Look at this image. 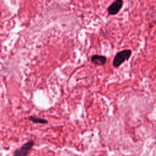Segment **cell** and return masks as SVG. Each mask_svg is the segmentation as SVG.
Returning a JSON list of instances; mask_svg holds the SVG:
<instances>
[{"instance_id":"6da1fadb","label":"cell","mask_w":156,"mask_h":156,"mask_svg":"<svg viewBox=\"0 0 156 156\" xmlns=\"http://www.w3.org/2000/svg\"><path fill=\"white\" fill-rule=\"evenodd\" d=\"M132 51L130 49H125L118 52L113 59V65L114 67L117 68L119 66L124 62L127 60L131 55Z\"/></svg>"},{"instance_id":"7a4b0ae2","label":"cell","mask_w":156,"mask_h":156,"mask_svg":"<svg viewBox=\"0 0 156 156\" xmlns=\"http://www.w3.org/2000/svg\"><path fill=\"white\" fill-rule=\"evenodd\" d=\"M34 144L33 140H29L23 144L20 148L16 149L13 154V156H27L29 151L31 149Z\"/></svg>"},{"instance_id":"3957f363","label":"cell","mask_w":156,"mask_h":156,"mask_svg":"<svg viewBox=\"0 0 156 156\" xmlns=\"http://www.w3.org/2000/svg\"><path fill=\"white\" fill-rule=\"evenodd\" d=\"M123 1L122 0H116L112 4H111L107 8V11L109 15H115L121 9L122 6Z\"/></svg>"},{"instance_id":"277c9868","label":"cell","mask_w":156,"mask_h":156,"mask_svg":"<svg viewBox=\"0 0 156 156\" xmlns=\"http://www.w3.org/2000/svg\"><path fill=\"white\" fill-rule=\"evenodd\" d=\"M107 58L104 55H94L91 58V61L93 63L97 65L102 66L105 65L106 63Z\"/></svg>"},{"instance_id":"5b68a950","label":"cell","mask_w":156,"mask_h":156,"mask_svg":"<svg viewBox=\"0 0 156 156\" xmlns=\"http://www.w3.org/2000/svg\"><path fill=\"white\" fill-rule=\"evenodd\" d=\"M28 119L30 121H32L34 122L35 123H41V124H46L48 122V121L45 119H43V118H40L38 117H36L35 116H30L29 117H28Z\"/></svg>"}]
</instances>
